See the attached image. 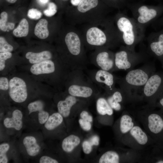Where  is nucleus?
Instances as JSON below:
<instances>
[{
    "label": "nucleus",
    "mask_w": 163,
    "mask_h": 163,
    "mask_svg": "<svg viewBox=\"0 0 163 163\" xmlns=\"http://www.w3.org/2000/svg\"><path fill=\"white\" fill-rule=\"evenodd\" d=\"M29 31V24L25 18L22 19L18 26L13 31V34L18 37H26Z\"/></svg>",
    "instance_id": "393cba45"
},
{
    "label": "nucleus",
    "mask_w": 163,
    "mask_h": 163,
    "mask_svg": "<svg viewBox=\"0 0 163 163\" xmlns=\"http://www.w3.org/2000/svg\"><path fill=\"white\" fill-rule=\"evenodd\" d=\"M156 163H163V160H159L157 161Z\"/></svg>",
    "instance_id": "c03bdc74"
},
{
    "label": "nucleus",
    "mask_w": 163,
    "mask_h": 163,
    "mask_svg": "<svg viewBox=\"0 0 163 163\" xmlns=\"http://www.w3.org/2000/svg\"><path fill=\"white\" fill-rule=\"evenodd\" d=\"M93 145H98L99 143V138L97 135H94L91 137L88 140Z\"/></svg>",
    "instance_id": "58836bf2"
},
{
    "label": "nucleus",
    "mask_w": 163,
    "mask_h": 163,
    "mask_svg": "<svg viewBox=\"0 0 163 163\" xmlns=\"http://www.w3.org/2000/svg\"><path fill=\"white\" fill-rule=\"evenodd\" d=\"M114 57L116 69L126 70L130 69L133 62L140 59L141 55L124 46L115 53Z\"/></svg>",
    "instance_id": "20e7f679"
},
{
    "label": "nucleus",
    "mask_w": 163,
    "mask_h": 163,
    "mask_svg": "<svg viewBox=\"0 0 163 163\" xmlns=\"http://www.w3.org/2000/svg\"><path fill=\"white\" fill-rule=\"evenodd\" d=\"M80 116L82 119L90 122H92L93 121L92 117L86 110L82 111L80 113Z\"/></svg>",
    "instance_id": "4c0bfd02"
},
{
    "label": "nucleus",
    "mask_w": 163,
    "mask_h": 163,
    "mask_svg": "<svg viewBox=\"0 0 163 163\" xmlns=\"http://www.w3.org/2000/svg\"><path fill=\"white\" fill-rule=\"evenodd\" d=\"M117 22L118 29L125 46L134 50L135 46L145 37V28L140 26L133 18L122 14Z\"/></svg>",
    "instance_id": "f03ea898"
},
{
    "label": "nucleus",
    "mask_w": 163,
    "mask_h": 163,
    "mask_svg": "<svg viewBox=\"0 0 163 163\" xmlns=\"http://www.w3.org/2000/svg\"><path fill=\"white\" fill-rule=\"evenodd\" d=\"M65 84L68 94L84 100L98 95L100 92L101 88L82 70L71 71Z\"/></svg>",
    "instance_id": "f257e3e1"
},
{
    "label": "nucleus",
    "mask_w": 163,
    "mask_h": 163,
    "mask_svg": "<svg viewBox=\"0 0 163 163\" xmlns=\"http://www.w3.org/2000/svg\"><path fill=\"white\" fill-rule=\"evenodd\" d=\"M63 117L58 112L53 113L49 116L44 123L45 128L49 130L54 129L62 124Z\"/></svg>",
    "instance_id": "6ab92c4d"
},
{
    "label": "nucleus",
    "mask_w": 163,
    "mask_h": 163,
    "mask_svg": "<svg viewBox=\"0 0 163 163\" xmlns=\"http://www.w3.org/2000/svg\"><path fill=\"white\" fill-rule=\"evenodd\" d=\"M159 97H160L159 104L163 108V91Z\"/></svg>",
    "instance_id": "ea45409f"
},
{
    "label": "nucleus",
    "mask_w": 163,
    "mask_h": 163,
    "mask_svg": "<svg viewBox=\"0 0 163 163\" xmlns=\"http://www.w3.org/2000/svg\"><path fill=\"white\" fill-rule=\"evenodd\" d=\"M98 3V0H82L78 6V11L84 13L96 7Z\"/></svg>",
    "instance_id": "bb28decb"
},
{
    "label": "nucleus",
    "mask_w": 163,
    "mask_h": 163,
    "mask_svg": "<svg viewBox=\"0 0 163 163\" xmlns=\"http://www.w3.org/2000/svg\"><path fill=\"white\" fill-rule=\"evenodd\" d=\"M93 145L89 140H85L82 143V148L83 152L86 154H90L92 149Z\"/></svg>",
    "instance_id": "72a5a7b5"
},
{
    "label": "nucleus",
    "mask_w": 163,
    "mask_h": 163,
    "mask_svg": "<svg viewBox=\"0 0 163 163\" xmlns=\"http://www.w3.org/2000/svg\"><path fill=\"white\" fill-rule=\"evenodd\" d=\"M40 3L42 4H46L48 1V0H38Z\"/></svg>",
    "instance_id": "79ce46f5"
},
{
    "label": "nucleus",
    "mask_w": 163,
    "mask_h": 163,
    "mask_svg": "<svg viewBox=\"0 0 163 163\" xmlns=\"http://www.w3.org/2000/svg\"><path fill=\"white\" fill-rule=\"evenodd\" d=\"M147 40L149 53L161 62L163 61V28L151 33Z\"/></svg>",
    "instance_id": "0eeeda50"
},
{
    "label": "nucleus",
    "mask_w": 163,
    "mask_h": 163,
    "mask_svg": "<svg viewBox=\"0 0 163 163\" xmlns=\"http://www.w3.org/2000/svg\"><path fill=\"white\" fill-rule=\"evenodd\" d=\"M13 50V47L7 42L4 37H0V53L11 52Z\"/></svg>",
    "instance_id": "c85d7f7f"
},
{
    "label": "nucleus",
    "mask_w": 163,
    "mask_h": 163,
    "mask_svg": "<svg viewBox=\"0 0 163 163\" xmlns=\"http://www.w3.org/2000/svg\"><path fill=\"white\" fill-rule=\"evenodd\" d=\"M96 109L98 113L102 115L113 114V109L109 104L107 100L103 97H100L96 101Z\"/></svg>",
    "instance_id": "412c9836"
},
{
    "label": "nucleus",
    "mask_w": 163,
    "mask_h": 163,
    "mask_svg": "<svg viewBox=\"0 0 163 163\" xmlns=\"http://www.w3.org/2000/svg\"><path fill=\"white\" fill-rule=\"evenodd\" d=\"M163 91V73H154L143 86V92L147 97L158 96Z\"/></svg>",
    "instance_id": "6e6552de"
},
{
    "label": "nucleus",
    "mask_w": 163,
    "mask_h": 163,
    "mask_svg": "<svg viewBox=\"0 0 163 163\" xmlns=\"http://www.w3.org/2000/svg\"><path fill=\"white\" fill-rule=\"evenodd\" d=\"M48 21L44 19L40 20L36 24L34 28L35 35L38 38L45 39L49 35V31L47 28Z\"/></svg>",
    "instance_id": "aec40b11"
},
{
    "label": "nucleus",
    "mask_w": 163,
    "mask_h": 163,
    "mask_svg": "<svg viewBox=\"0 0 163 163\" xmlns=\"http://www.w3.org/2000/svg\"><path fill=\"white\" fill-rule=\"evenodd\" d=\"M12 54L11 52L0 53V70H3L5 66V61L11 58Z\"/></svg>",
    "instance_id": "c756f323"
},
{
    "label": "nucleus",
    "mask_w": 163,
    "mask_h": 163,
    "mask_svg": "<svg viewBox=\"0 0 163 163\" xmlns=\"http://www.w3.org/2000/svg\"><path fill=\"white\" fill-rule=\"evenodd\" d=\"M9 94L11 99L18 103L25 101L27 97L26 83L22 78L14 77L9 81Z\"/></svg>",
    "instance_id": "423d86ee"
},
{
    "label": "nucleus",
    "mask_w": 163,
    "mask_h": 163,
    "mask_svg": "<svg viewBox=\"0 0 163 163\" xmlns=\"http://www.w3.org/2000/svg\"><path fill=\"white\" fill-rule=\"evenodd\" d=\"M27 109L29 114L34 112H38V121L41 124H44L49 117V113L45 110L44 103L41 100H37L30 103Z\"/></svg>",
    "instance_id": "ddd939ff"
},
{
    "label": "nucleus",
    "mask_w": 163,
    "mask_h": 163,
    "mask_svg": "<svg viewBox=\"0 0 163 163\" xmlns=\"http://www.w3.org/2000/svg\"><path fill=\"white\" fill-rule=\"evenodd\" d=\"M86 38L89 44L97 46L104 45L107 41L105 33L96 27H91L88 30L86 34Z\"/></svg>",
    "instance_id": "f8f14e48"
},
{
    "label": "nucleus",
    "mask_w": 163,
    "mask_h": 163,
    "mask_svg": "<svg viewBox=\"0 0 163 163\" xmlns=\"http://www.w3.org/2000/svg\"><path fill=\"white\" fill-rule=\"evenodd\" d=\"M39 162L40 163H57L58 161L50 157L44 155L42 156L40 159Z\"/></svg>",
    "instance_id": "e433bc0d"
},
{
    "label": "nucleus",
    "mask_w": 163,
    "mask_h": 163,
    "mask_svg": "<svg viewBox=\"0 0 163 163\" xmlns=\"http://www.w3.org/2000/svg\"><path fill=\"white\" fill-rule=\"evenodd\" d=\"M78 122L80 126L84 130L88 131L91 129V122L82 118L79 120Z\"/></svg>",
    "instance_id": "c9c22d12"
},
{
    "label": "nucleus",
    "mask_w": 163,
    "mask_h": 163,
    "mask_svg": "<svg viewBox=\"0 0 163 163\" xmlns=\"http://www.w3.org/2000/svg\"><path fill=\"white\" fill-rule=\"evenodd\" d=\"M42 15L41 12L36 9H29L27 13V16L30 18L37 20L40 18Z\"/></svg>",
    "instance_id": "473e14b6"
},
{
    "label": "nucleus",
    "mask_w": 163,
    "mask_h": 163,
    "mask_svg": "<svg viewBox=\"0 0 163 163\" xmlns=\"http://www.w3.org/2000/svg\"><path fill=\"white\" fill-rule=\"evenodd\" d=\"M162 64V67H163V61H162V62H161Z\"/></svg>",
    "instance_id": "49530a36"
},
{
    "label": "nucleus",
    "mask_w": 163,
    "mask_h": 163,
    "mask_svg": "<svg viewBox=\"0 0 163 163\" xmlns=\"http://www.w3.org/2000/svg\"><path fill=\"white\" fill-rule=\"evenodd\" d=\"M111 95L109 96L107 100L113 109L116 111H119L121 108V105L120 103L123 100V97L120 91L115 90L112 92Z\"/></svg>",
    "instance_id": "4be33fe9"
},
{
    "label": "nucleus",
    "mask_w": 163,
    "mask_h": 163,
    "mask_svg": "<svg viewBox=\"0 0 163 163\" xmlns=\"http://www.w3.org/2000/svg\"><path fill=\"white\" fill-rule=\"evenodd\" d=\"M130 132L131 135L139 144L144 145L147 143L148 140L147 135L139 126H134Z\"/></svg>",
    "instance_id": "5701e85b"
},
{
    "label": "nucleus",
    "mask_w": 163,
    "mask_h": 163,
    "mask_svg": "<svg viewBox=\"0 0 163 163\" xmlns=\"http://www.w3.org/2000/svg\"><path fill=\"white\" fill-rule=\"evenodd\" d=\"M133 18L140 26L145 29L153 23L163 14V6H153L141 3L127 4Z\"/></svg>",
    "instance_id": "7ed1b4c3"
},
{
    "label": "nucleus",
    "mask_w": 163,
    "mask_h": 163,
    "mask_svg": "<svg viewBox=\"0 0 163 163\" xmlns=\"http://www.w3.org/2000/svg\"><path fill=\"white\" fill-rule=\"evenodd\" d=\"M82 0H71V4L73 5H78Z\"/></svg>",
    "instance_id": "a19ab883"
},
{
    "label": "nucleus",
    "mask_w": 163,
    "mask_h": 163,
    "mask_svg": "<svg viewBox=\"0 0 163 163\" xmlns=\"http://www.w3.org/2000/svg\"><path fill=\"white\" fill-rule=\"evenodd\" d=\"M81 140L79 137L74 135H70L63 140L62 143V148L65 152L69 153L80 143Z\"/></svg>",
    "instance_id": "a211bd4d"
},
{
    "label": "nucleus",
    "mask_w": 163,
    "mask_h": 163,
    "mask_svg": "<svg viewBox=\"0 0 163 163\" xmlns=\"http://www.w3.org/2000/svg\"><path fill=\"white\" fill-rule=\"evenodd\" d=\"M7 13L5 11L1 13L0 14V28L3 31H6L8 27V26L7 24Z\"/></svg>",
    "instance_id": "7c9ffc66"
},
{
    "label": "nucleus",
    "mask_w": 163,
    "mask_h": 163,
    "mask_svg": "<svg viewBox=\"0 0 163 163\" xmlns=\"http://www.w3.org/2000/svg\"><path fill=\"white\" fill-rule=\"evenodd\" d=\"M25 57L29 59L30 63L34 64L45 60L51 59L52 58V55L48 51H44L38 53L29 52L26 53Z\"/></svg>",
    "instance_id": "f3484780"
},
{
    "label": "nucleus",
    "mask_w": 163,
    "mask_h": 163,
    "mask_svg": "<svg viewBox=\"0 0 163 163\" xmlns=\"http://www.w3.org/2000/svg\"><path fill=\"white\" fill-rule=\"evenodd\" d=\"M23 143L29 156L34 157L39 153L40 147L34 137L31 136H25L23 139Z\"/></svg>",
    "instance_id": "2eb2a0df"
},
{
    "label": "nucleus",
    "mask_w": 163,
    "mask_h": 163,
    "mask_svg": "<svg viewBox=\"0 0 163 163\" xmlns=\"http://www.w3.org/2000/svg\"><path fill=\"white\" fill-rule=\"evenodd\" d=\"M162 130H163V129H162Z\"/></svg>",
    "instance_id": "de8ad7c7"
},
{
    "label": "nucleus",
    "mask_w": 163,
    "mask_h": 163,
    "mask_svg": "<svg viewBox=\"0 0 163 163\" xmlns=\"http://www.w3.org/2000/svg\"><path fill=\"white\" fill-rule=\"evenodd\" d=\"M132 118L129 115L125 114L121 117L120 122V129L123 134L127 133L134 126Z\"/></svg>",
    "instance_id": "a878e982"
},
{
    "label": "nucleus",
    "mask_w": 163,
    "mask_h": 163,
    "mask_svg": "<svg viewBox=\"0 0 163 163\" xmlns=\"http://www.w3.org/2000/svg\"><path fill=\"white\" fill-rule=\"evenodd\" d=\"M88 76L101 88L112 92L115 89V79L110 72L99 69L91 72Z\"/></svg>",
    "instance_id": "39448f33"
},
{
    "label": "nucleus",
    "mask_w": 163,
    "mask_h": 163,
    "mask_svg": "<svg viewBox=\"0 0 163 163\" xmlns=\"http://www.w3.org/2000/svg\"><path fill=\"white\" fill-rule=\"evenodd\" d=\"M148 74L141 69L130 71L126 75L125 80L129 85L133 87L144 86L149 78Z\"/></svg>",
    "instance_id": "1a4fd4ad"
},
{
    "label": "nucleus",
    "mask_w": 163,
    "mask_h": 163,
    "mask_svg": "<svg viewBox=\"0 0 163 163\" xmlns=\"http://www.w3.org/2000/svg\"><path fill=\"white\" fill-rule=\"evenodd\" d=\"M57 6L54 3H49L48 8L43 11L44 14L46 16L51 17L54 15L57 12Z\"/></svg>",
    "instance_id": "2f4dec72"
},
{
    "label": "nucleus",
    "mask_w": 163,
    "mask_h": 163,
    "mask_svg": "<svg viewBox=\"0 0 163 163\" xmlns=\"http://www.w3.org/2000/svg\"><path fill=\"white\" fill-rule=\"evenodd\" d=\"M10 148L9 144L4 143L0 145V163H7L8 161L6 153Z\"/></svg>",
    "instance_id": "cd10ccee"
},
{
    "label": "nucleus",
    "mask_w": 163,
    "mask_h": 163,
    "mask_svg": "<svg viewBox=\"0 0 163 163\" xmlns=\"http://www.w3.org/2000/svg\"><path fill=\"white\" fill-rule=\"evenodd\" d=\"M148 127L151 132L157 134L162 131L163 120L159 115L152 113L148 116Z\"/></svg>",
    "instance_id": "dca6fc26"
},
{
    "label": "nucleus",
    "mask_w": 163,
    "mask_h": 163,
    "mask_svg": "<svg viewBox=\"0 0 163 163\" xmlns=\"http://www.w3.org/2000/svg\"><path fill=\"white\" fill-rule=\"evenodd\" d=\"M114 59V55H111L108 51H103L97 54L93 63L99 69L111 72L116 69Z\"/></svg>",
    "instance_id": "9d476101"
},
{
    "label": "nucleus",
    "mask_w": 163,
    "mask_h": 163,
    "mask_svg": "<svg viewBox=\"0 0 163 163\" xmlns=\"http://www.w3.org/2000/svg\"><path fill=\"white\" fill-rule=\"evenodd\" d=\"M9 82L6 77H2L0 78V89L3 91H6L9 89Z\"/></svg>",
    "instance_id": "f704fd0d"
},
{
    "label": "nucleus",
    "mask_w": 163,
    "mask_h": 163,
    "mask_svg": "<svg viewBox=\"0 0 163 163\" xmlns=\"http://www.w3.org/2000/svg\"><path fill=\"white\" fill-rule=\"evenodd\" d=\"M125 3H126V5H127V2L128 1V0H122Z\"/></svg>",
    "instance_id": "a18cd8bd"
},
{
    "label": "nucleus",
    "mask_w": 163,
    "mask_h": 163,
    "mask_svg": "<svg viewBox=\"0 0 163 163\" xmlns=\"http://www.w3.org/2000/svg\"><path fill=\"white\" fill-rule=\"evenodd\" d=\"M8 2L11 3H14L17 0H6Z\"/></svg>",
    "instance_id": "37998d69"
},
{
    "label": "nucleus",
    "mask_w": 163,
    "mask_h": 163,
    "mask_svg": "<svg viewBox=\"0 0 163 163\" xmlns=\"http://www.w3.org/2000/svg\"><path fill=\"white\" fill-rule=\"evenodd\" d=\"M119 154L113 151H108L104 153L100 157V163H118L120 162Z\"/></svg>",
    "instance_id": "b1692460"
},
{
    "label": "nucleus",
    "mask_w": 163,
    "mask_h": 163,
    "mask_svg": "<svg viewBox=\"0 0 163 163\" xmlns=\"http://www.w3.org/2000/svg\"><path fill=\"white\" fill-rule=\"evenodd\" d=\"M23 117L21 111L18 109H16L13 111L11 117H6L4 119L3 124L6 128H13L17 130H19L23 126Z\"/></svg>",
    "instance_id": "4468645a"
},
{
    "label": "nucleus",
    "mask_w": 163,
    "mask_h": 163,
    "mask_svg": "<svg viewBox=\"0 0 163 163\" xmlns=\"http://www.w3.org/2000/svg\"><path fill=\"white\" fill-rule=\"evenodd\" d=\"M67 93L64 99L59 101L57 104L58 112L65 118L69 117L72 108L83 99Z\"/></svg>",
    "instance_id": "9b49d317"
}]
</instances>
